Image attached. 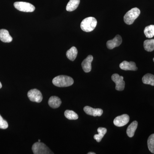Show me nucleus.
<instances>
[{
    "instance_id": "f257e3e1",
    "label": "nucleus",
    "mask_w": 154,
    "mask_h": 154,
    "mask_svg": "<svg viewBox=\"0 0 154 154\" xmlns=\"http://www.w3.org/2000/svg\"><path fill=\"white\" fill-rule=\"evenodd\" d=\"M54 85L58 87L63 88L72 85L74 83V80L71 77L66 75L57 76L52 80Z\"/></svg>"
},
{
    "instance_id": "f03ea898",
    "label": "nucleus",
    "mask_w": 154,
    "mask_h": 154,
    "mask_svg": "<svg viewBox=\"0 0 154 154\" xmlns=\"http://www.w3.org/2000/svg\"><path fill=\"white\" fill-rule=\"evenodd\" d=\"M97 24V20L96 18L93 17H88L81 22V29L85 32H91L96 28Z\"/></svg>"
},
{
    "instance_id": "7ed1b4c3",
    "label": "nucleus",
    "mask_w": 154,
    "mask_h": 154,
    "mask_svg": "<svg viewBox=\"0 0 154 154\" xmlns=\"http://www.w3.org/2000/svg\"><path fill=\"white\" fill-rule=\"evenodd\" d=\"M140 14V11L138 8H135L128 11L124 17V21L126 24L131 25L135 20L137 19Z\"/></svg>"
},
{
    "instance_id": "20e7f679",
    "label": "nucleus",
    "mask_w": 154,
    "mask_h": 154,
    "mask_svg": "<svg viewBox=\"0 0 154 154\" xmlns=\"http://www.w3.org/2000/svg\"><path fill=\"white\" fill-rule=\"evenodd\" d=\"M32 151L34 154H53L44 143L38 142L32 146Z\"/></svg>"
},
{
    "instance_id": "39448f33",
    "label": "nucleus",
    "mask_w": 154,
    "mask_h": 154,
    "mask_svg": "<svg viewBox=\"0 0 154 154\" xmlns=\"http://www.w3.org/2000/svg\"><path fill=\"white\" fill-rule=\"evenodd\" d=\"M14 6L17 10L24 12H33L35 11V8L30 3L25 2H16Z\"/></svg>"
},
{
    "instance_id": "423d86ee",
    "label": "nucleus",
    "mask_w": 154,
    "mask_h": 154,
    "mask_svg": "<svg viewBox=\"0 0 154 154\" xmlns=\"http://www.w3.org/2000/svg\"><path fill=\"white\" fill-rule=\"evenodd\" d=\"M112 81L115 83L116 90L118 91H122L124 90L125 82L123 81V77L118 74H114L111 76Z\"/></svg>"
},
{
    "instance_id": "0eeeda50",
    "label": "nucleus",
    "mask_w": 154,
    "mask_h": 154,
    "mask_svg": "<svg viewBox=\"0 0 154 154\" xmlns=\"http://www.w3.org/2000/svg\"><path fill=\"white\" fill-rule=\"evenodd\" d=\"M28 98L32 102L39 103L42 100V94L37 89H32L28 91Z\"/></svg>"
},
{
    "instance_id": "6e6552de",
    "label": "nucleus",
    "mask_w": 154,
    "mask_h": 154,
    "mask_svg": "<svg viewBox=\"0 0 154 154\" xmlns=\"http://www.w3.org/2000/svg\"><path fill=\"white\" fill-rule=\"evenodd\" d=\"M129 120V116L126 114H123L116 117L113 120V123L116 126L122 127L128 124Z\"/></svg>"
},
{
    "instance_id": "1a4fd4ad",
    "label": "nucleus",
    "mask_w": 154,
    "mask_h": 154,
    "mask_svg": "<svg viewBox=\"0 0 154 154\" xmlns=\"http://www.w3.org/2000/svg\"><path fill=\"white\" fill-rule=\"evenodd\" d=\"M84 110L88 115L94 116H101L103 113V110L101 108H94L88 106L84 107Z\"/></svg>"
},
{
    "instance_id": "9d476101",
    "label": "nucleus",
    "mask_w": 154,
    "mask_h": 154,
    "mask_svg": "<svg viewBox=\"0 0 154 154\" xmlns=\"http://www.w3.org/2000/svg\"><path fill=\"white\" fill-rule=\"evenodd\" d=\"M122 42V38L119 35L116 36L113 39L109 40L107 42V48L109 49H112L114 48L118 47Z\"/></svg>"
},
{
    "instance_id": "9b49d317",
    "label": "nucleus",
    "mask_w": 154,
    "mask_h": 154,
    "mask_svg": "<svg viewBox=\"0 0 154 154\" xmlns=\"http://www.w3.org/2000/svg\"><path fill=\"white\" fill-rule=\"evenodd\" d=\"M119 67L123 70L137 71V70L136 63L132 61H124L119 64Z\"/></svg>"
},
{
    "instance_id": "f8f14e48",
    "label": "nucleus",
    "mask_w": 154,
    "mask_h": 154,
    "mask_svg": "<svg viewBox=\"0 0 154 154\" xmlns=\"http://www.w3.org/2000/svg\"><path fill=\"white\" fill-rule=\"evenodd\" d=\"M94 57L93 56L90 55L88 56L86 59H85L82 63V67L84 72L86 73L89 72L92 69L91 63L93 61Z\"/></svg>"
},
{
    "instance_id": "ddd939ff",
    "label": "nucleus",
    "mask_w": 154,
    "mask_h": 154,
    "mask_svg": "<svg viewBox=\"0 0 154 154\" xmlns=\"http://www.w3.org/2000/svg\"><path fill=\"white\" fill-rule=\"evenodd\" d=\"M0 40L4 42H11L13 40V38L9 34L8 31L6 29L0 30Z\"/></svg>"
},
{
    "instance_id": "4468645a",
    "label": "nucleus",
    "mask_w": 154,
    "mask_h": 154,
    "mask_svg": "<svg viewBox=\"0 0 154 154\" xmlns=\"http://www.w3.org/2000/svg\"><path fill=\"white\" fill-rule=\"evenodd\" d=\"M61 103V99L59 97L55 96L51 97L48 101V104L50 107L53 108H58L60 106Z\"/></svg>"
},
{
    "instance_id": "2eb2a0df",
    "label": "nucleus",
    "mask_w": 154,
    "mask_h": 154,
    "mask_svg": "<svg viewBox=\"0 0 154 154\" xmlns=\"http://www.w3.org/2000/svg\"><path fill=\"white\" fill-rule=\"evenodd\" d=\"M138 122L137 121L133 122L131 123L127 129L126 133L129 137H132L134 136L135 132L137 128Z\"/></svg>"
},
{
    "instance_id": "dca6fc26",
    "label": "nucleus",
    "mask_w": 154,
    "mask_h": 154,
    "mask_svg": "<svg viewBox=\"0 0 154 154\" xmlns=\"http://www.w3.org/2000/svg\"><path fill=\"white\" fill-rule=\"evenodd\" d=\"M80 0H70L66 7V10L69 12H72L75 10L79 7Z\"/></svg>"
},
{
    "instance_id": "f3484780",
    "label": "nucleus",
    "mask_w": 154,
    "mask_h": 154,
    "mask_svg": "<svg viewBox=\"0 0 154 154\" xmlns=\"http://www.w3.org/2000/svg\"><path fill=\"white\" fill-rule=\"evenodd\" d=\"M97 131L99 134L94 136V139L97 142H100L107 133V130L105 128L99 127L97 129Z\"/></svg>"
},
{
    "instance_id": "a211bd4d",
    "label": "nucleus",
    "mask_w": 154,
    "mask_h": 154,
    "mask_svg": "<svg viewBox=\"0 0 154 154\" xmlns=\"http://www.w3.org/2000/svg\"><path fill=\"white\" fill-rule=\"evenodd\" d=\"M78 54V50L75 47H72L70 49L67 51L66 55L67 57L69 60L74 61L75 59Z\"/></svg>"
},
{
    "instance_id": "6ab92c4d",
    "label": "nucleus",
    "mask_w": 154,
    "mask_h": 154,
    "mask_svg": "<svg viewBox=\"0 0 154 154\" xmlns=\"http://www.w3.org/2000/svg\"><path fill=\"white\" fill-rule=\"evenodd\" d=\"M142 82L145 85L154 86V75L152 74H146L142 78Z\"/></svg>"
},
{
    "instance_id": "aec40b11",
    "label": "nucleus",
    "mask_w": 154,
    "mask_h": 154,
    "mask_svg": "<svg viewBox=\"0 0 154 154\" xmlns=\"http://www.w3.org/2000/svg\"><path fill=\"white\" fill-rule=\"evenodd\" d=\"M143 47L145 50L148 52L154 50V39H147L144 42Z\"/></svg>"
},
{
    "instance_id": "412c9836",
    "label": "nucleus",
    "mask_w": 154,
    "mask_h": 154,
    "mask_svg": "<svg viewBox=\"0 0 154 154\" xmlns=\"http://www.w3.org/2000/svg\"><path fill=\"white\" fill-rule=\"evenodd\" d=\"M144 33L147 38H152L154 36V25L146 26L144 30Z\"/></svg>"
},
{
    "instance_id": "4be33fe9",
    "label": "nucleus",
    "mask_w": 154,
    "mask_h": 154,
    "mask_svg": "<svg viewBox=\"0 0 154 154\" xmlns=\"http://www.w3.org/2000/svg\"><path fill=\"white\" fill-rule=\"evenodd\" d=\"M65 117L69 120H76L79 118V116L72 110H66L65 111Z\"/></svg>"
},
{
    "instance_id": "5701e85b",
    "label": "nucleus",
    "mask_w": 154,
    "mask_h": 154,
    "mask_svg": "<svg viewBox=\"0 0 154 154\" xmlns=\"http://www.w3.org/2000/svg\"><path fill=\"white\" fill-rule=\"evenodd\" d=\"M148 147L152 153L154 154V134L150 135L147 140Z\"/></svg>"
},
{
    "instance_id": "b1692460",
    "label": "nucleus",
    "mask_w": 154,
    "mask_h": 154,
    "mask_svg": "<svg viewBox=\"0 0 154 154\" xmlns=\"http://www.w3.org/2000/svg\"><path fill=\"white\" fill-rule=\"evenodd\" d=\"M8 127L7 122L3 119L2 116L0 115V128L1 129H5L8 128Z\"/></svg>"
},
{
    "instance_id": "393cba45",
    "label": "nucleus",
    "mask_w": 154,
    "mask_h": 154,
    "mask_svg": "<svg viewBox=\"0 0 154 154\" xmlns=\"http://www.w3.org/2000/svg\"><path fill=\"white\" fill-rule=\"evenodd\" d=\"M88 154H96V153L93 152H90L88 153Z\"/></svg>"
},
{
    "instance_id": "a878e982",
    "label": "nucleus",
    "mask_w": 154,
    "mask_h": 154,
    "mask_svg": "<svg viewBox=\"0 0 154 154\" xmlns=\"http://www.w3.org/2000/svg\"><path fill=\"white\" fill-rule=\"evenodd\" d=\"M2 88V83H1V82H0V89H1Z\"/></svg>"
},
{
    "instance_id": "bb28decb",
    "label": "nucleus",
    "mask_w": 154,
    "mask_h": 154,
    "mask_svg": "<svg viewBox=\"0 0 154 154\" xmlns=\"http://www.w3.org/2000/svg\"><path fill=\"white\" fill-rule=\"evenodd\" d=\"M38 142H40V140H38Z\"/></svg>"
},
{
    "instance_id": "cd10ccee",
    "label": "nucleus",
    "mask_w": 154,
    "mask_h": 154,
    "mask_svg": "<svg viewBox=\"0 0 154 154\" xmlns=\"http://www.w3.org/2000/svg\"><path fill=\"white\" fill-rule=\"evenodd\" d=\"M153 61L154 62V58H153Z\"/></svg>"
}]
</instances>
